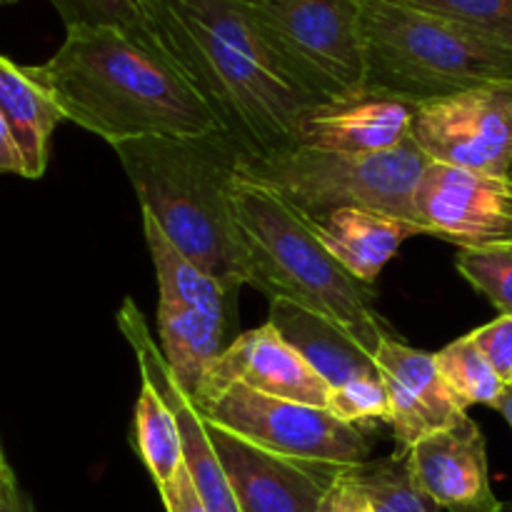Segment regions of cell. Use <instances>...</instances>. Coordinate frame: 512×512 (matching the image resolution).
<instances>
[{
	"label": "cell",
	"mask_w": 512,
	"mask_h": 512,
	"mask_svg": "<svg viewBox=\"0 0 512 512\" xmlns=\"http://www.w3.org/2000/svg\"><path fill=\"white\" fill-rule=\"evenodd\" d=\"M65 120L110 145L218 133V120L155 48L115 28H68L58 53L30 65Z\"/></svg>",
	"instance_id": "obj_1"
},
{
	"label": "cell",
	"mask_w": 512,
	"mask_h": 512,
	"mask_svg": "<svg viewBox=\"0 0 512 512\" xmlns=\"http://www.w3.org/2000/svg\"><path fill=\"white\" fill-rule=\"evenodd\" d=\"M143 213L165 238L220 285H250L230 188L240 155L223 133L140 138L113 145Z\"/></svg>",
	"instance_id": "obj_2"
},
{
	"label": "cell",
	"mask_w": 512,
	"mask_h": 512,
	"mask_svg": "<svg viewBox=\"0 0 512 512\" xmlns=\"http://www.w3.org/2000/svg\"><path fill=\"white\" fill-rule=\"evenodd\" d=\"M155 48L200 95L240 165L295 148L320 103L165 0H153Z\"/></svg>",
	"instance_id": "obj_3"
},
{
	"label": "cell",
	"mask_w": 512,
	"mask_h": 512,
	"mask_svg": "<svg viewBox=\"0 0 512 512\" xmlns=\"http://www.w3.org/2000/svg\"><path fill=\"white\" fill-rule=\"evenodd\" d=\"M230 200L248 258L250 288L333 320L375 358L380 343L393 335L375 313V290L358 283L325 250L310 220L275 190L238 173Z\"/></svg>",
	"instance_id": "obj_4"
},
{
	"label": "cell",
	"mask_w": 512,
	"mask_h": 512,
	"mask_svg": "<svg viewBox=\"0 0 512 512\" xmlns=\"http://www.w3.org/2000/svg\"><path fill=\"white\" fill-rule=\"evenodd\" d=\"M363 93L418 105L512 83V48L440 15L363 0Z\"/></svg>",
	"instance_id": "obj_5"
},
{
	"label": "cell",
	"mask_w": 512,
	"mask_h": 512,
	"mask_svg": "<svg viewBox=\"0 0 512 512\" xmlns=\"http://www.w3.org/2000/svg\"><path fill=\"white\" fill-rule=\"evenodd\" d=\"M413 138L398 148L370 155L295 148L240 165V175L288 200L303 218H325L335 210H378L415 223L413 193L428 165Z\"/></svg>",
	"instance_id": "obj_6"
},
{
	"label": "cell",
	"mask_w": 512,
	"mask_h": 512,
	"mask_svg": "<svg viewBox=\"0 0 512 512\" xmlns=\"http://www.w3.org/2000/svg\"><path fill=\"white\" fill-rule=\"evenodd\" d=\"M285 68L323 103L363 93V0H235Z\"/></svg>",
	"instance_id": "obj_7"
},
{
	"label": "cell",
	"mask_w": 512,
	"mask_h": 512,
	"mask_svg": "<svg viewBox=\"0 0 512 512\" xmlns=\"http://www.w3.org/2000/svg\"><path fill=\"white\" fill-rule=\"evenodd\" d=\"M205 423L218 425L258 448L305 463L358 465L370 460V440L328 408L268 398L233 385L220 398L195 405Z\"/></svg>",
	"instance_id": "obj_8"
},
{
	"label": "cell",
	"mask_w": 512,
	"mask_h": 512,
	"mask_svg": "<svg viewBox=\"0 0 512 512\" xmlns=\"http://www.w3.org/2000/svg\"><path fill=\"white\" fill-rule=\"evenodd\" d=\"M410 138L433 163L508 178L512 83L485 85L415 108Z\"/></svg>",
	"instance_id": "obj_9"
},
{
	"label": "cell",
	"mask_w": 512,
	"mask_h": 512,
	"mask_svg": "<svg viewBox=\"0 0 512 512\" xmlns=\"http://www.w3.org/2000/svg\"><path fill=\"white\" fill-rule=\"evenodd\" d=\"M415 223L423 235L458 248L512 240V180L455 165H425L413 193Z\"/></svg>",
	"instance_id": "obj_10"
},
{
	"label": "cell",
	"mask_w": 512,
	"mask_h": 512,
	"mask_svg": "<svg viewBox=\"0 0 512 512\" xmlns=\"http://www.w3.org/2000/svg\"><path fill=\"white\" fill-rule=\"evenodd\" d=\"M205 425L240 512H320L323 508L340 465L283 458L218 425Z\"/></svg>",
	"instance_id": "obj_11"
},
{
	"label": "cell",
	"mask_w": 512,
	"mask_h": 512,
	"mask_svg": "<svg viewBox=\"0 0 512 512\" xmlns=\"http://www.w3.org/2000/svg\"><path fill=\"white\" fill-rule=\"evenodd\" d=\"M115 323H118L120 333L128 340L130 350H133L135 360H138L140 380L150 385L165 400V405L173 410L175 423H178L180 430V440H183L185 468H188L205 508H208V512H240L238 503H235L233 488L228 483V475H225L218 453H215L213 443H210L208 425H205L203 415L195 408L193 400L178 385L175 375L170 373L163 350L155 343L153 333H150L148 323H145V315L140 313V308L133 300L125 298L118 315H115Z\"/></svg>",
	"instance_id": "obj_12"
},
{
	"label": "cell",
	"mask_w": 512,
	"mask_h": 512,
	"mask_svg": "<svg viewBox=\"0 0 512 512\" xmlns=\"http://www.w3.org/2000/svg\"><path fill=\"white\" fill-rule=\"evenodd\" d=\"M233 385H245L268 398L293 400L315 408H328L330 403L328 383L270 323L240 333L233 340V345L208 370L193 403H210Z\"/></svg>",
	"instance_id": "obj_13"
},
{
	"label": "cell",
	"mask_w": 512,
	"mask_h": 512,
	"mask_svg": "<svg viewBox=\"0 0 512 512\" xmlns=\"http://www.w3.org/2000/svg\"><path fill=\"white\" fill-rule=\"evenodd\" d=\"M420 490L448 512H503L490 485L488 448L480 425L463 415L455 425L405 450Z\"/></svg>",
	"instance_id": "obj_14"
},
{
	"label": "cell",
	"mask_w": 512,
	"mask_h": 512,
	"mask_svg": "<svg viewBox=\"0 0 512 512\" xmlns=\"http://www.w3.org/2000/svg\"><path fill=\"white\" fill-rule=\"evenodd\" d=\"M375 365L390 395V428L398 450H410L468 415L440 375L435 353L410 348L388 335L375 353Z\"/></svg>",
	"instance_id": "obj_15"
},
{
	"label": "cell",
	"mask_w": 512,
	"mask_h": 512,
	"mask_svg": "<svg viewBox=\"0 0 512 512\" xmlns=\"http://www.w3.org/2000/svg\"><path fill=\"white\" fill-rule=\"evenodd\" d=\"M413 105L375 93L320 105L300 128L298 145L330 153L370 155L398 148L413 130Z\"/></svg>",
	"instance_id": "obj_16"
},
{
	"label": "cell",
	"mask_w": 512,
	"mask_h": 512,
	"mask_svg": "<svg viewBox=\"0 0 512 512\" xmlns=\"http://www.w3.org/2000/svg\"><path fill=\"white\" fill-rule=\"evenodd\" d=\"M268 323L328 383L330 395L355 380L380 373L373 355L348 330L303 305H295L290 300H270Z\"/></svg>",
	"instance_id": "obj_17"
},
{
	"label": "cell",
	"mask_w": 512,
	"mask_h": 512,
	"mask_svg": "<svg viewBox=\"0 0 512 512\" xmlns=\"http://www.w3.org/2000/svg\"><path fill=\"white\" fill-rule=\"evenodd\" d=\"M313 230L330 255L353 275L358 283L373 288L385 265L393 260L400 245L423 228L410 220L378 210L345 208L313 220Z\"/></svg>",
	"instance_id": "obj_18"
},
{
	"label": "cell",
	"mask_w": 512,
	"mask_h": 512,
	"mask_svg": "<svg viewBox=\"0 0 512 512\" xmlns=\"http://www.w3.org/2000/svg\"><path fill=\"white\" fill-rule=\"evenodd\" d=\"M0 120L18 148L23 178H43L50 138L65 115L30 65H18L5 55H0Z\"/></svg>",
	"instance_id": "obj_19"
},
{
	"label": "cell",
	"mask_w": 512,
	"mask_h": 512,
	"mask_svg": "<svg viewBox=\"0 0 512 512\" xmlns=\"http://www.w3.org/2000/svg\"><path fill=\"white\" fill-rule=\"evenodd\" d=\"M320 512H438L420 490L405 450L380 460L340 465Z\"/></svg>",
	"instance_id": "obj_20"
},
{
	"label": "cell",
	"mask_w": 512,
	"mask_h": 512,
	"mask_svg": "<svg viewBox=\"0 0 512 512\" xmlns=\"http://www.w3.org/2000/svg\"><path fill=\"white\" fill-rule=\"evenodd\" d=\"M133 448L148 468L155 488L170 483L185 463L183 440L173 410L145 383H140L133 410Z\"/></svg>",
	"instance_id": "obj_21"
},
{
	"label": "cell",
	"mask_w": 512,
	"mask_h": 512,
	"mask_svg": "<svg viewBox=\"0 0 512 512\" xmlns=\"http://www.w3.org/2000/svg\"><path fill=\"white\" fill-rule=\"evenodd\" d=\"M435 363H438L440 375H443L450 393L455 395L463 410L473 408V405L498 410L500 400L508 393L503 380L498 378L493 365L480 353L470 333L463 338H455L453 343L438 350Z\"/></svg>",
	"instance_id": "obj_22"
},
{
	"label": "cell",
	"mask_w": 512,
	"mask_h": 512,
	"mask_svg": "<svg viewBox=\"0 0 512 512\" xmlns=\"http://www.w3.org/2000/svg\"><path fill=\"white\" fill-rule=\"evenodd\" d=\"M50 5L63 18L65 30L115 28L155 48L153 0H50Z\"/></svg>",
	"instance_id": "obj_23"
},
{
	"label": "cell",
	"mask_w": 512,
	"mask_h": 512,
	"mask_svg": "<svg viewBox=\"0 0 512 512\" xmlns=\"http://www.w3.org/2000/svg\"><path fill=\"white\" fill-rule=\"evenodd\" d=\"M455 268L500 315H512V240L458 248Z\"/></svg>",
	"instance_id": "obj_24"
},
{
	"label": "cell",
	"mask_w": 512,
	"mask_h": 512,
	"mask_svg": "<svg viewBox=\"0 0 512 512\" xmlns=\"http://www.w3.org/2000/svg\"><path fill=\"white\" fill-rule=\"evenodd\" d=\"M395 3L440 15L512 48V0H395Z\"/></svg>",
	"instance_id": "obj_25"
},
{
	"label": "cell",
	"mask_w": 512,
	"mask_h": 512,
	"mask_svg": "<svg viewBox=\"0 0 512 512\" xmlns=\"http://www.w3.org/2000/svg\"><path fill=\"white\" fill-rule=\"evenodd\" d=\"M328 410L360 430L375 423L390 425V395L383 375H370L345 385L343 390H335L330 395Z\"/></svg>",
	"instance_id": "obj_26"
},
{
	"label": "cell",
	"mask_w": 512,
	"mask_h": 512,
	"mask_svg": "<svg viewBox=\"0 0 512 512\" xmlns=\"http://www.w3.org/2000/svg\"><path fill=\"white\" fill-rule=\"evenodd\" d=\"M470 335L505 388H512V315H498Z\"/></svg>",
	"instance_id": "obj_27"
},
{
	"label": "cell",
	"mask_w": 512,
	"mask_h": 512,
	"mask_svg": "<svg viewBox=\"0 0 512 512\" xmlns=\"http://www.w3.org/2000/svg\"><path fill=\"white\" fill-rule=\"evenodd\" d=\"M158 493L160 498H163V505L168 512H208L198 488H195L193 478H190L188 468H185V463L170 483L158 488Z\"/></svg>",
	"instance_id": "obj_28"
},
{
	"label": "cell",
	"mask_w": 512,
	"mask_h": 512,
	"mask_svg": "<svg viewBox=\"0 0 512 512\" xmlns=\"http://www.w3.org/2000/svg\"><path fill=\"white\" fill-rule=\"evenodd\" d=\"M0 512H35L33 500L23 493L18 480H0Z\"/></svg>",
	"instance_id": "obj_29"
},
{
	"label": "cell",
	"mask_w": 512,
	"mask_h": 512,
	"mask_svg": "<svg viewBox=\"0 0 512 512\" xmlns=\"http://www.w3.org/2000/svg\"><path fill=\"white\" fill-rule=\"evenodd\" d=\"M0 173H13L23 178V163H20L18 148H15L3 120H0Z\"/></svg>",
	"instance_id": "obj_30"
},
{
	"label": "cell",
	"mask_w": 512,
	"mask_h": 512,
	"mask_svg": "<svg viewBox=\"0 0 512 512\" xmlns=\"http://www.w3.org/2000/svg\"><path fill=\"white\" fill-rule=\"evenodd\" d=\"M498 413L503 415L505 420H508V425H510V430H512V388H508V393H505L503 400H500Z\"/></svg>",
	"instance_id": "obj_31"
},
{
	"label": "cell",
	"mask_w": 512,
	"mask_h": 512,
	"mask_svg": "<svg viewBox=\"0 0 512 512\" xmlns=\"http://www.w3.org/2000/svg\"><path fill=\"white\" fill-rule=\"evenodd\" d=\"M13 468L8 465V460H5V453H3V445H0V480H8L13 478Z\"/></svg>",
	"instance_id": "obj_32"
},
{
	"label": "cell",
	"mask_w": 512,
	"mask_h": 512,
	"mask_svg": "<svg viewBox=\"0 0 512 512\" xmlns=\"http://www.w3.org/2000/svg\"><path fill=\"white\" fill-rule=\"evenodd\" d=\"M13 3H18V0H0V5H13Z\"/></svg>",
	"instance_id": "obj_33"
},
{
	"label": "cell",
	"mask_w": 512,
	"mask_h": 512,
	"mask_svg": "<svg viewBox=\"0 0 512 512\" xmlns=\"http://www.w3.org/2000/svg\"><path fill=\"white\" fill-rule=\"evenodd\" d=\"M508 178L512 180V165H510V173H508Z\"/></svg>",
	"instance_id": "obj_34"
}]
</instances>
